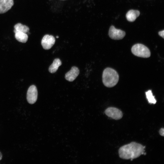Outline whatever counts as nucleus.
I'll return each mask as SVG.
<instances>
[{"label": "nucleus", "instance_id": "423d86ee", "mask_svg": "<svg viewBox=\"0 0 164 164\" xmlns=\"http://www.w3.org/2000/svg\"><path fill=\"white\" fill-rule=\"evenodd\" d=\"M105 113L108 117L116 120L121 119L123 116L121 111L114 107L107 108L105 111Z\"/></svg>", "mask_w": 164, "mask_h": 164}, {"label": "nucleus", "instance_id": "ddd939ff", "mask_svg": "<svg viewBox=\"0 0 164 164\" xmlns=\"http://www.w3.org/2000/svg\"><path fill=\"white\" fill-rule=\"evenodd\" d=\"M15 36L17 41L22 43H26L28 40V36L26 33L17 32L15 33Z\"/></svg>", "mask_w": 164, "mask_h": 164}, {"label": "nucleus", "instance_id": "9b49d317", "mask_svg": "<svg viewBox=\"0 0 164 164\" xmlns=\"http://www.w3.org/2000/svg\"><path fill=\"white\" fill-rule=\"evenodd\" d=\"M61 64V61L59 59L56 58L55 59L53 63L49 68V71L51 73H55Z\"/></svg>", "mask_w": 164, "mask_h": 164}, {"label": "nucleus", "instance_id": "f3484780", "mask_svg": "<svg viewBox=\"0 0 164 164\" xmlns=\"http://www.w3.org/2000/svg\"><path fill=\"white\" fill-rule=\"evenodd\" d=\"M2 153L0 152V161L2 160Z\"/></svg>", "mask_w": 164, "mask_h": 164}, {"label": "nucleus", "instance_id": "a211bd4d", "mask_svg": "<svg viewBox=\"0 0 164 164\" xmlns=\"http://www.w3.org/2000/svg\"><path fill=\"white\" fill-rule=\"evenodd\" d=\"M58 37H58V36H56V38H58Z\"/></svg>", "mask_w": 164, "mask_h": 164}, {"label": "nucleus", "instance_id": "39448f33", "mask_svg": "<svg viewBox=\"0 0 164 164\" xmlns=\"http://www.w3.org/2000/svg\"><path fill=\"white\" fill-rule=\"evenodd\" d=\"M108 35L111 39L119 40L122 39L125 35V31L115 28L113 26H110L109 29Z\"/></svg>", "mask_w": 164, "mask_h": 164}, {"label": "nucleus", "instance_id": "1a4fd4ad", "mask_svg": "<svg viewBox=\"0 0 164 164\" xmlns=\"http://www.w3.org/2000/svg\"><path fill=\"white\" fill-rule=\"evenodd\" d=\"M79 70L77 67H72L71 70L65 75V78L67 80L71 82L73 81L78 75Z\"/></svg>", "mask_w": 164, "mask_h": 164}, {"label": "nucleus", "instance_id": "f03ea898", "mask_svg": "<svg viewBox=\"0 0 164 164\" xmlns=\"http://www.w3.org/2000/svg\"><path fill=\"white\" fill-rule=\"evenodd\" d=\"M119 77L117 72L114 70L109 67L105 69L102 74V81L106 87H111L118 83Z\"/></svg>", "mask_w": 164, "mask_h": 164}, {"label": "nucleus", "instance_id": "4468645a", "mask_svg": "<svg viewBox=\"0 0 164 164\" xmlns=\"http://www.w3.org/2000/svg\"><path fill=\"white\" fill-rule=\"evenodd\" d=\"M145 94L149 103L154 104L156 103V101L153 95L151 90H149L146 92Z\"/></svg>", "mask_w": 164, "mask_h": 164}, {"label": "nucleus", "instance_id": "0eeeda50", "mask_svg": "<svg viewBox=\"0 0 164 164\" xmlns=\"http://www.w3.org/2000/svg\"><path fill=\"white\" fill-rule=\"evenodd\" d=\"M55 42L54 37L52 35H46L41 40V45L43 48L47 50L50 49L54 45Z\"/></svg>", "mask_w": 164, "mask_h": 164}, {"label": "nucleus", "instance_id": "f8f14e48", "mask_svg": "<svg viewBox=\"0 0 164 164\" xmlns=\"http://www.w3.org/2000/svg\"><path fill=\"white\" fill-rule=\"evenodd\" d=\"M14 32L15 33L17 32H21L25 33L28 32L29 29V27L26 26L22 25L21 23H18L14 26Z\"/></svg>", "mask_w": 164, "mask_h": 164}, {"label": "nucleus", "instance_id": "6e6552de", "mask_svg": "<svg viewBox=\"0 0 164 164\" xmlns=\"http://www.w3.org/2000/svg\"><path fill=\"white\" fill-rule=\"evenodd\" d=\"M13 5V0H0V14L7 12Z\"/></svg>", "mask_w": 164, "mask_h": 164}, {"label": "nucleus", "instance_id": "6ab92c4d", "mask_svg": "<svg viewBox=\"0 0 164 164\" xmlns=\"http://www.w3.org/2000/svg\"></svg>", "mask_w": 164, "mask_h": 164}, {"label": "nucleus", "instance_id": "dca6fc26", "mask_svg": "<svg viewBox=\"0 0 164 164\" xmlns=\"http://www.w3.org/2000/svg\"><path fill=\"white\" fill-rule=\"evenodd\" d=\"M159 133L162 136H164V129L163 128H161L160 129L159 131Z\"/></svg>", "mask_w": 164, "mask_h": 164}, {"label": "nucleus", "instance_id": "2eb2a0df", "mask_svg": "<svg viewBox=\"0 0 164 164\" xmlns=\"http://www.w3.org/2000/svg\"><path fill=\"white\" fill-rule=\"evenodd\" d=\"M158 34L162 38H164V30L159 32Z\"/></svg>", "mask_w": 164, "mask_h": 164}, {"label": "nucleus", "instance_id": "7ed1b4c3", "mask_svg": "<svg viewBox=\"0 0 164 164\" xmlns=\"http://www.w3.org/2000/svg\"><path fill=\"white\" fill-rule=\"evenodd\" d=\"M131 51L134 55L138 57L147 58L151 55L149 49L141 44L137 43L134 45L132 48Z\"/></svg>", "mask_w": 164, "mask_h": 164}, {"label": "nucleus", "instance_id": "20e7f679", "mask_svg": "<svg viewBox=\"0 0 164 164\" xmlns=\"http://www.w3.org/2000/svg\"><path fill=\"white\" fill-rule=\"evenodd\" d=\"M38 97V91L36 87L33 85L29 88L26 94L27 102L30 104H33L36 101Z\"/></svg>", "mask_w": 164, "mask_h": 164}, {"label": "nucleus", "instance_id": "9d476101", "mask_svg": "<svg viewBox=\"0 0 164 164\" xmlns=\"http://www.w3.org/2000/svg\"><path fill=\"white\" fill-rule=\"evenodd\" d=\"M140 14V12L139 11L132 9L127 13L126 17L128 21L133 22L138 17Z\"/></svg>", "mask_w": 164, "mask_h": 164}, {"label": "nucleus", "instance_id": "f257e3e1", "mask_svg": "<svg viewBox=\"0 0 164 164\" xmlns=\"http://www.w3.org/2000/svg\"><path fill=\"white\" fill-rule=\"evenodd\" d=\"M145 147L135 142L124 145L118 150L120 157L125 159H131L137 158L144 154Z\"/></svg>", "mask_w": 164, "mask_h": 164}]
</instances>
